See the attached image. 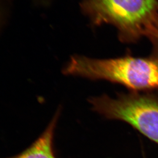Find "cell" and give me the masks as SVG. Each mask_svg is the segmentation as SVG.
Returning <instances> with one entry per match:
<instances>
[{
  "mask_svg": "<svg viewBox=\"0 0 158 158\" xmlns=\"http://www.w3.org/2000/svg\"><path fill=\"white\" fill-rule=\"evenodd\" d=\"M81 7L94 25L115 27L124 43L148 37L158 20V0H83Z\"/></svg>",
  "mask_w": 158,
  "mask_h": 158,
  "instance_id": "obj_2",
  "label": "cell"
},
{
  "mask_svg": "<svg viewBox=\"0 0 158 158\" xmlns=\"http://www.w3.org/2000/svg\"><path fill=\"white\" fill-rule=\"evenodd\" d=\"M93 110L109 119L128 123L158 144V98L135 91L118 94L116 98L104 95L91 98Z\"/></svg>",
  "mask_w": 158,
  "mask_h": 158,
  "instance_id": "obj_3",
  "label": "cell"
},
{
  "mask_svg": "<svg viewBox=\"0 0 158 158\" xmlns=\"http://www.w3.org/2000/svg\"><path fill=\"white\" fill-rule=\"evenodd\" d=\"M148 38L151 40L154 44L155 48L158 52V20L155 26L148 35Z\"/></svg>",
  "mask_w": 158,
  "mask_h": 158,
  "instance_id": "obj_5",
  "label": "cell"
},
{
  "mask_svg": "<svg viewBox=\"0 0 158 158\" xmlns=\"http://www.w3.org/2000/svg\"><path fill=\"white\" fill-rule=\"evenodd\" d=\"M59 113L58 111L41 136L25 151L8 158H56L53 150L54 131Z\"/></svg>",
  "mask_w": 158,
  "mask_h": 158,
  "instance_id": "obj_4",
  "label": "cell"
},
{
  "mask_svg": "<svg viewBox=\"0 0 158 158\" xmlns=\"http://www.w3.org/2000/svg\"><path fill=\"white\" fill-rule=\"evenodd\" d=\"M64 74L90 80H105L134 91L158 88V59L131 56L94 59L75 56L63 70Z\"/></svg>",
  "mask_w": 158,
  "mask_h": 158,
  "instance_id": "obj_1",
  "label": "cell"
}]
</instances>
